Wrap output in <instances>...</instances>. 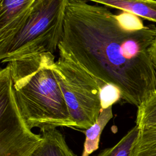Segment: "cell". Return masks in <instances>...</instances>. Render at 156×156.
<instances>
[{
    "label": "cell",
    "instance_id": "cell-4",
    "mask_svg": "<svg viewBox=\"0 0 156 156\" xmlns=\"http://www.w3.org/2000/svg\"><path fill=\"white\" fill-rule=\"evenodd\" d=\"M53 70L75 129L87 130L96 121L102 110L97 81L80 66L59 54Z\"/></svg>",
    "mask_w": 156,
    "mask_h": 156
},
{
    "label": "cell",
    "instance_id": "cell-7",
    "mask_svg": "<svg viewBox=\"0 0 156 156\" xmlns=\"http://www.w3.org/2000/svg\"><path fill=\"white\" fill-rule=\"evenodd\" d=\"M43 140L31 156H77L57 128L40 130Z\"/></svg>",
    "mask_w": 156,
    "mask_h": 156
},
{
    "label": "cell",
    "instance_id": "cell-14",
    "mask_svg": "<svg viewBox=\"0 0 156 156\" xmlns=\"http://www.w3.org/2000/svg\"><path fill=\"white\" fill-rule=\"evenodd\" d=\"M149 54L153 65L156 70V39L150 47L149 49Z\"/></svg>",
    "mask_w": 156,
    "mask_h": 156
},
{
    "label": "cell",
    "instance_id": "cell-3",
    "mask_svg": "<svg viewBox=\"0 0 156 156\" xmlns=\"http://www.w3.org/2000/svg\"><path fill=\"white\" fill-rule=\"evenodd\" d=\"M67 0H35L21 30L0 46V60L8 63L44 53L54 54L63 33Z\"/></svg>",
    "mask_w": 156,
    "mask_h": 156
},
{
    "label": "cell",
    "instance_id": "cell-9",
    "mask_svg": "<svg viewBox=\"0 0 156 156\" xmlns=\"http://www.w3.org/2000/svg\"><path fill=\"white\" fill-rule=\"evenodd\" d=\"M113 116L112 106L102 109L96 122L88 129L83 130L85 140L82 156H89L98 149L101 133Z\"/></svg>",
    "mask_w": 156,
    "mask_h": 156
},
{
    "label": "cell",
    "instance_id": "cell-5",
    "mask_svg": "<svg viewBox=\"0 0 156 156\" xmlns=\"http://www.w3.org/2000/svg\"><path fill=\"white\" fill-rule=\"evenodd\" d=\"M43 140L21 114L9 67L0 71V156H31Z\"/></svg>",
    "mask_w": 156,
    "mask_h": 156
},
{
    "label": "cell",
    "instance_id": "cell-2",
    "mask_svg": "<svg viewBox=\"0 0 156 156\" xmlns=\"http://www.w3.org/2000/svg\"><path fill=\"white\" fill-rule=\"evenodd\" d=\"M55 56L44 53L7 64L21 115L30 129H75L53 70Z\"/></svg>",
    "mask_w": 156,
    "mask_h": 156
},
{
    "label": "cell",
    "instance_id": "cell-1",
    "mask_svg": "<svg viewBox=\"0 0 156 156\" xmlns=\"http://www.w3.org/2000/svg\"><path fill=\"white\" fill-rule=\"evenodd\" d=\"M156 27L130 30L106 6L67 0L59 54L70 58L97 81L116 87L127 103L140 106L156 91V70L149 49Z\"/></svg>",
    "mask_w": 156,
    "mask_h": 156
},
{
    "label": "cell",
    "instance_id": "cell-8",
    "mask_svg": "<svg viewBox=\"0 0 156 156\" xmlns=\"http://www.w3.org/2000/svg\"><path fill=\"white\" fill-rule=\"evenodd\" d=\"M92 2L130 12L156 23V1L154 0H93Z\"/></svg>",
    "mask_w": 156,
    "mask_h": 156
},
{
    "label": "cell",
    "instance_id": "cell-12",
    "mask_svg": "<svg viewBox=\"0 0 156 156\" xmlns=\"http://www.w3.org/2000/svg\"><path fill=\"white\" fill-rule=\"evenodd\" d=\"M100 98L102 109L112 106L121 99L120 90L111 84H105L100 88Z\"/></svg>",
    "mask_w": 156,
    "mask_h": 156
},
{
    "label": "cell",
    "instance_id": "cell-6",
    "mask_svg": "<svg viewBox=\"0 0 156 156\" xmlns=\"http://www.w3.org/2000/svg\"><path fill=\"white\" fill-rule=\"evenodd\" d=\"M35 0L0 1V46L9 42L23 27Z\"/></svg>",
    "mask_w": 156,
    "mask_h": 156
},
{
    "label": "cell",
    "instance_id": "cell-13",
    "mask_svg": "<svg viewBox=\"0 0 156 156\" xmlns=\"http://www.w3.org/2000/svg\"><path fill=\"white\" fill-rule=\"evenodd\" d=\"M116 16L119 23L128 30H139L146 27L140 18L132 13L122 11Z\"/></svg>",
    "mask_w": 156,
    "mask_h": 156
},
{
    "label": "cell",
    "instance_id": "cell-11",
    "mask_svg": "<svg viewBox=\"0 0 156 156\" xmlns=\"http://www.w3.org/2000/svg\"><path fill=\"white\" fill-rule=\"evenodd\" d=\"M139 129L135 125L115 146L102 150L94 156H130Z\"/></svg>",
    "mask_w": 156,
    "mask_h": 156
},
{
    "label": "cell",
    "instance_id": "cell-10",
    "mask_svg": "<svg viewBox=\"0 0 156 156\" xmlns=\"http://www.w3.org/2000/svg\"><path fill=\"white\" fill-rule=\"evenodd\" d=\"M130 156H156V123L138 127Z\"/></svg>",
    "mask_w": 156,
    "mask_h": 156
}]
</instances>
